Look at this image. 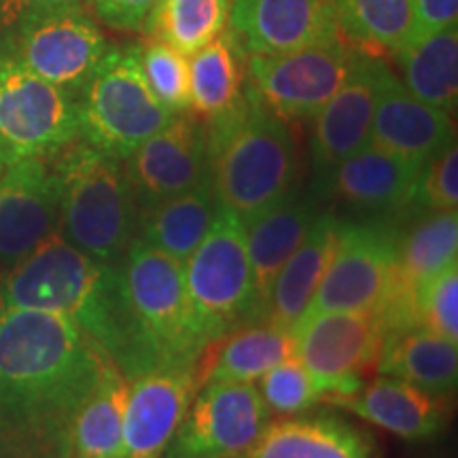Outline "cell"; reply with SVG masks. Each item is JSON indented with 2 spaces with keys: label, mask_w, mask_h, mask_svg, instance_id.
<instances>
[{
  "label": "cell",
  "mask_w": 458,
  "mask_h": 458,
  "mask_svg": "<svg viewBox=\"0 0 458 458\" xmlns=\"http://www.w3.org/2000/svg\"><path fill=\"white\" fill-rule=\"evenodd\" d=\"M113 368L72 320L0 308V458H68L74 416Z\"/></svg>",
  "instance_id": "cell-1"
},
{
  "label": "cell",
  "mask_w": 458,
  "mask_h": 458,
  "mask_svg": "<svg viewBox=\"0 0 458 458\" xmlns=\"http://www.w3.org/2000/svg\"><path fill=\"white\" fill-rule=\"evenodd\" d=\"M0 308L72 320L128 380L162 365L131 310L122 266L91 259L60 232L45 238L15 266L0 270Z\"/></svg>",
  "instance_id": "cell-2"
},
{
  "label": "cell",
  "mask_w": 458,
  "mask_h": 458,
  "mask_svg": "<svg viewBox=\"0 0 458 458\" xmlns=\"http://www.w3.org/2000/svg\"><path fill=\"white\" fill-rule=\"evenodd\" d=\"M204 125L210 185L219 206L244 225L293 191L300 170L293 134L246 85L232 111Z\"/></svg>",
  "instance_id": "cell-3"
},
{
  "label": "cell",
  "mask_w": 458,
  "mask_h": 458,
  "mask_svg": "<svg viewBox=\"0 0 458 458\" xmlns=\"http://www.w3.org/2000/svg\"><path fill=\"white\" fill-rule=\"evenodd\" d=\"M51 162L60 187L57 232L91 259L122 266L139 232V206L122 159L77 139Z\"/></svg>",
  "instance_id": "cell-4"
},
{
  "label": "cell",
  "mask_w": 458,
  "mask_h": 458,
  "mask_svg": "<svg viewBox=\"0 0 458 458\" xmlns=\"http://www.w3.org/2000/svg\"><path fill=\"white\" fill-rule=\"evenodd\" d=\"M79 139L125 162L174 117L148 88L139 45L111 47L77 94Z\"/></svg>",
  "instance_id": "cell-5"
},
{
  "label": "cell",
  "mask_w": 458,
  "mask_h": 458,
  "mask_svg": "<svg viewBox=\"0 0 458 458\" xmlns=\"http://www.w3.org/2000/svg\"><path fill=\"white\" fill-rule=\"evenodd\" d=\"M122 272L131 310L162 365H198L210 342L189 300L182 261L134 238Z\"/></svg>",
  "instance_id": "cell-6"
},
{
  "label": "cell",
  "mask_w": 458,
  "mask_h": 458,
  "mask_svg": "<svg viewBox=\"0 0 458 458\" xmlns=\"http://www.w3.org/2000/svg\"><path fill=\"white\" fill-rule=\"evenodd\" d=\"M189 300L213 344L242 325L257 323V301L244 223L219 206L198 249L182 261Z\"/></svg>",
  "instance_id": "cell-7"
},
{
  "label": "cell",
  "mask_w": 458,
  "mask_h": 458,
  "mask_svg": "<svg viewBox=\"0 0 458 458\" xmlns=\"http://www.w3.org/2000/svg\"><path fill=\"white\" fill-rule=\"evenodd\" d=\"M399 229L385 216L337 221L329 266L303 318L320 312H380L391 297Z\"/></svg>",
  "instance_id": "cell-8"
},
{
  "label": "cell",
  "mask_w": 458,
  "mask_h": 458,
  "mask_svg": "<svg viewBox=\"0 0 458 458\" xmlns=\"http://www.w3.org/2000/svg\"><path fill=\"white\" fill-rule=\"evenodd\" d=\"M79 139L77 96L0 54V157H55Z\"/></svg>",
  "instance_id": "cell-9"
},
{
  "label": "cell",
  "mask_w": 458,
  "mask_h": 458,
  "mask_svg": "<svg viewBox=\"0 0 458 458\" xmlns=\"http://www.w3.org/2000/svg\"><path fill=\"white\" fill-rule=\"evenodd\" d=\"M111 47L85 4L0 32V54L72 96L81 91Z\"/></svg>",
  "instance_id": "cell-10"
},
{
  "label": "cell",
  "mask_w": 458,
  "mask_h": 458,
  "mask_svg": "<svg viewBox=\"0 0 458 458\" xmlns=\"http://www.w3.org/2000/svg\"><path fill=\"white\" fill-rule=\"evenodd\" d=\"M354 49L337 37L278 55H246V89L283 122H306L340 89Z\"/></svg>",
  "instance_id": "cell-11"
},
{
  "label": "cell",
  "mask_w": 458,
  "mask_h": 458,
  "mask_svg": "<svg viewBox=\"0 0 458 458\" xmlns=\"http://www.w3.org/2000/svg\"><path fill=\"white\" fill-rule=\"evenodd\" d=\"M272 422L255 382H208L193 397L162 458H236Z\"/></svg>",
  "instance_id": "cell-12"
},
{
  "label": "cell",
  "mask_w": 458,
  "mask_h": 458,
  "mask_svg": "<svg viewBox=\"0 0 458 458\" xmlns=\"http://www.w3.org/2000/svg\"><path fill=\"white\" fill-rule=\"evenodd\" d=\"M291 334L295 357L325 397L363 385V374L376 365L386 327L380 312H320L301 318Z\"/></svg>",
  "instance_id": "cell-13"
},
{
  "label": "cell",
  "mask_w": 458,
  "mask_h": 458,
  "mask_svg": "<svg viewBox=\"0 0 458 458\" xmlns=\"http://www.w3.org/2000/svg\"><path fill=\"white\" fill-rule=\"evenodd\" d=\"M139 213L210 181L206 125L179 113L125 159Z\"/></svg>",
  "instance_id": "cell-14"
},
{
  "label": "cell",
  "mask_w": 458,
  "mask_h": 458,
  "mask_svg": "<svg viewBox=\"0 0 458 458\" xmlns=\"http://www.w3.org/2000/svg\"><path fill=\"white\" fill-rule=\"evenodd\" d=\"M60 225V187L54 162L26 157L0 174V270L32 253Z\"/></svg>",
  "instance_id": "cell-15"
},
{
  "label": "cell",
  "mask_w": 458,
  "mask_h": 458,
  "mask_svg": "<svg viewBox=\"0 0 458 458\" xmlns=\"http://www.w3.org/2000/svg\"><path fill=\"white\" fill-rule=\"evenodd\" d=\"M386 62L380 54L354 49L351 71L327 105L312 117L310 162L323 174L369 145L376 96Z\"/></svg>",
  "instance_id": "cell-16"
},
{
  "label": "cell",
  "mask_w": 458,
  "mask_h": 458,
  "mask_svg": "<svg viewBox=\"0 0 458 458\" xmlns=\"http://www.w3.org/2000/svg\"><path fill=\"white\" fill-rule=\"evenodd\" d=\"M227 26L246 55H278L342 37L331 0H232Z\"/></svg>",
  "instance_id": "cell-17"
},
{
  "label": "cell",
  "mask_w": 458,
  "mask_h": 458,
  "mask_svg": "<svg viewBox=\"0 0 458 458\" xmlns=\"http://www.w3.org/2000/svg\"><path fill=\"white\" fill-rule=\"evenodd\" d=\"M198 388V365H159L131 377L122 458H162Z\"/></svg>",
  "instance_id": "cell-18"
},
{
  "label": "cell",
  "mask_w": 458,
  "mask_h": 458,
  "mask_svg": "<svg viewBox=\"0 0 458 458\" xmlns=\"http://www.w3.org/2000/svg\"><path fill=\"white\" fill-rule=\"evenodd\" d=\"M420 165L365 145L331 170L317 174V193L360 215H399L410 202Z\"/></svg>",
  "instance_id": "cell-19"
},
{
  "label": "cell",
  "mask_w": 458,
  "mask_h": 458,
  "mask_svg": "<svg viewBox=\"0 0 458 458\" xmlns=\"http://www.w3.org/2000/svg\"><path fill=\"white\" fill-rule=\"evenodd\" d=\"M450 140H454L450 114L411 96L386 64L376 96L369 145L425 164Z\"/></svg>",
  "instance_id": "cell-20"
},
{
  "label": "cell",
  "mask_w": 458,
  "mask_h": 458,
  "mask_svg": "<svg viewBox=\"0 0 458 458\" xmlns=\"http://www.w3.org/2000/svg\"><path fill=\"white\" fill-rule=\"evenodd\" d=\"M414 223L397 238L394 284L380 317L388 331L401 329L410 297L422 283L456 261L458 213H427L411 216Z\"/></svg>",
  "instance_id": "cell-21"
},
{
  "label": "cell",
  "mask_w": 458,
  "mask_h": 458,
  "mask_svg": "<svg viewBox=\"0 0 458 458\" xmlns=\"http://www.w3.org/2000/svg\"><path fill=\"white\" fill-rule=\"evenodd\" d=\"M323 401L403 439L433 437L444 425L442 397L391 376L363 382L351 393L325 394Z\"/></svg>",
  "instance_id": "cell-22"
},
{
  "label": "cell",
  "mask_w": 458,
  "mask_h": 458,
  "mask_svg": "<svg viewBox=\"0 0 458 458\" xmlns=\"http://www.w3.org/2000/svg\"><path fill=\"white\" fill-rule=\"evenodd\" d=\"M317 199L301 196L295 189L276 202L266 213L246 223V246H249L250 267H253L257 323L266 310L267 297L280 267L301 244L303 236L318 216Z\"/></svg>",
  "instance_id": "cell-23"
},
{
  "label": "cell",
  "mask_w": 458,
  "mask_h": 458,
  "mask_svg": "<svg viewBox=\"0 0 458 458\" xmlns=\"http://www.w3.org/2000/svg\"><path fill=\"white\" fill-rule=\"evenodd\" d=\"M337 236V219L329 213H320L301 244L280 267L274 280L266 310L261 314L263 323L284 331H293L310 308L320 280L327 270L331 253H334Z\"/></svg>",
  "instance_id": "cell-24"
},
{
  "label": "cell",
  "mask_w": 458,
  "mask_h": 458,
  "mask_svg": "<svg viewBox=\"0 0 458 458\" xmlns=\"http://www.w3.org/2000/svg\"><path fill=\"white\" fill-rule=\"evenodd\" d=\"M236 458H376L368 435L337 416H300L270 422Z\"/></svg>",
  "instance_id": "cell-25"
},
{
  "label": "cell",
  "mask_w": 458,
  "mask_h": 458,
  "mask_svg": "<svg viewBox=\"0 0 458 458\" xmlns=\"http://www.w3.org/2000/svg\"><path fill=\"white\" fill-rule=\"evenodd\" d=\"M210 357L198 360L199 386L208 382H257L284 359L295 354V340L291 331L270 323H249L223 335L206 346Z\"/></svg>",
  "instance_id": "cell-26"
},
{
  "label": "cell",
  "mask_w": 458,
  "mask_h": 458,
  "mask_svg": "<svg viewBox=\"0 0 458 458\" xmlns=\"http://www.w3.org/2000/svg\"><path fill=\"white\" fill-rule=\"evenodd\" d=\"M376 368L382 376L399 377L435 397H445L456 386L458 344L420 327L388 331Z\"/></svg>",
  "instance_id": "cell-27"
},
{
  "label": "cell",
  "mask_w": 458,
  "mask_h": 458,
  "mask_svg": "<svg viewBox=\"0 0 458 458\" xmlns=\"http://www.w3.org/2000/svg\"><path fill=\"white\" fill-rule=\"evenodd\" d=\"M216 210L219 199L210 181H206L191 191L179 193L139 213L136 238L176 261H185L213 225Z\"/></svg>",
  "instance_id": "cell-28"
},
{
  "label": "cell",
  "mask_w": 458,
  "mask_h": 458,
  "mask_svg": "<svg viewBox=\"0 0 458 458\" xmlns=\"http://www.w3.org/2000/svg\"><path fill=\"white\" fill-rule=\"evenodd\" d=\"M405 89L428 106L452 114L458 102V24L403 45L397 54Z\"/></svg>",
  "instance_id": "cell-29"
},
{
  "label": "cell",
  "mask_w": 458,
  "mask_h": 458,
  "mask_svg": "<svg viewBox=\"0 0 458 458\" xmlns=\"http://www.w3.org/2000/svg\"><path fill=\"white\" fill-rule=\"evenodd\" d=\"M244 85L246 54L227 28L189 55L191 111L206 123L232 111L242 100Z\"/></svg>",
  "instance_id": "cell-30"
},
{
  "label": "cell",
  "mask_w": 458,
  "mask_h": 458,
  "mask_svg": "<svg viewBox=\"0 0 458 458\" xmlns=\"http://www.w3.org/2000/svg\"><path fill=\"white\" fill-rule=\"evenodd\" d=\"M130 380L113 368L79 408L68 437V458H122Z\"/></svg>",
  "instance_id": "cell-31"
},
{
  "label": "cell",
  "mask_w": 458,
  "mask_h": 458,
  "mask_svg": "<svg viewBox=\"0 0 458 458\" xmlns=\"http://www.w3.org/2000/svg\"><path fill=\"white\" fill-rule=\"evenodd\" d=\"M342 37L371 54H397L411 38V0H331Z\"/></svg>",
  "instance_id": "cell-32"
},
{
  "label": "cell",
  "mask_w": 458,
  "mask_h": 458,
  "mask_svg": "<svg viewBox=\"0 0 458 458\" xmlns=\"http://www.w3.org/2000/svg\"><path fill=\"white\" fill-rule=\"evenodd\" d=\"M232 0H157L142 32L191 55L225 30Z\"/></svg>",
  "instance_id": "cell-33"
},
{
  "label": "cell",
  "mask_w": 458,
  "mask_h": 458,
  "mask_svg": "<svg viewBox=\"0 0 458 458\" xmlns=\"http://www.w3.org/2000/svg\"><path fill=\"white\" fill-rule=\"evenodd\" d=\"M410 327L433 331L458 342V261L450 263L414 291L401 325V329Z\"/></svg>",
  "instance_id": "cell-34"
},
{
  "label": "cell",
  "mask_w": 458,
  "mask_h": 458,
  "mask_svg": "<svg viewBox=\"0 0 458 458\" xmlns=\"http://www.w3.org/2000/svg\"><path fill=\"white\" fill-rule=\"evenodd\" d=\"M140 68L145 74L148 88L156 98L168 108L170 113L179 114L191 108L189 96V55L179 49L170 47L162 41H151L139 45Z\"/></svg>",
  "instance_id": "cell-35"
},
{
  "label": "cell",
  "mask_w": 458,
  "mask_h": 458,
  "mask_svg": "<svg viewBox=\"0 0 458 458\" xmlns=\"http://www.w3.org/2000/svg\"><path fill=\"white\" fill-rule=\"evenodd\" d=\"M458 206V148L456 139L428 157L418 172L414 191L403 213L411 216L448 213Z\"/></svg>",
  "instance_id": "cell-36"
},
{
  "label": "cell",
  "mask_w": 458,
  "mask_h": 458,
  "mask_svg": "<svg viewBox=\"0 0 458 458\" xmlns=\"http://www.w3.org/2000/svg\"><path fill=\"white\" fill-rule=\"evenodd\" d=\"M259 394L272 414L297 416L308 411L323 399V393L310 371L295 357L284 359L259 377Z\"/></svg>",
  "instance_id": "cell-37"
},
{
  "label": "cell",
  "mask_w": 458,
  "mask_h": 458,
  "mask_svg": "<svg viewBox=\"0 0 458 458\" xmlns=\"http://www.w3.org/2000/svg\"><path fill=\"white\" fill-rule=\"evenodd\" d=\"M157 0H83L96 21L117 32H140Z\"/></svg>",
  "instance_id": "cell-38"
},
{
  "label": "cell",
  "mask_w": 458,
  "mask_h": 458,
  "mask_svg": "<svg viewBox=\"0 0 458 458\" xmlns=\"http://www.w3.org/2000/svg\"><path fill=\"white\" fill-rule=\"evenodd\" d=\"M411 4H414V26H411L410 41L458 24V0H411Z\"/></svg>",
  "instance_id": "cell-39"
},
{
  "label": "cell",
  "mask_w": 458,
  "mask_h": 458,
  "mask_svg": "<svg viewBox=\"0 0 458 458\" xmlns=\"http://www.w3.org/2000/svg\"><path fill=\"white\" fill-rule=\"evenodd\" d=\"M79 4H83V0H0V32Z\"/></svg>",
  "instance_id": "cell-40"
},
{
  "label": "cell",
  "mask_w": 458,
  "mask_h": 458,
  "mask_svg": "<svg viewBox=\"0 0 458 458\" xmlns=\"http://www.w3.org/2000/svg\"><path fill=\"white\" fill-rule=\"evenodd\" d=\"M3 170H4V162H3V157H0V174H3Z\"/></svg>",
  "instance_id": "cell-41"
}]
</instances>
